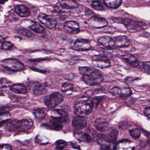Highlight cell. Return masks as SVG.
<instances>
[{
    "mask_svg": "<svg viewBox=\"0 0 150 150\" xmlns=\"http://www.w3.org/2000/svg\"></svg>",
    "mask_w": 150,
    "mask_h": 150,
    "instance_id": "obj_45",
    "label": "cell"
},
{
    "mask_svg": "<svg viewBox=\"0 0 150 150\" xmlns=\"http://www.w3.org/2000/svg\"><path fill=\"white\" fill-rule=\"evenodd\" d=\"M17 32L20 35L27 37H31L32 36V34L28 30L24 28L18 29Z\"/></svg>",
    "mask_w": 150,
    "mask_h": 150,
    "instance_id": "obj_33",
    "label": "cell"
},
{
    "mask_svg": "<svg viewBox=\"0 0 150 150\" xmlns=\"http://www.w3.org/2000/svg\"><path fill=\"white\" fill-rule=\"evenodd\" d=\"M10 90L16 93L25 94L28 93V88L25 85L21 83H17L12 85L10 87Z\"/></svg>",
    "mask_w": 150,
    "mask_h": 150,
    "instance_id": "obj_19",
    "label": "cell"
},
{
    "mask_svg": "<svg viewBox=\"0 0 150 150\" xmlns=\"http://www.w3.org/2000/svg\"><path fill=\"white\" fill-rule=\"evenodd\" d=\"M76 137L79 140L81 141H84V142H90L92 139L91 137L89 135L83 132L78 133L76 135Z\"/></svg>",
    "mask_w": 150,
    "mask_h": 150,
    "instance_id": "obj_27",
    "label": "cell"
},
{
    "mask_svg": "<svg viewBox=\"0 0 150 150\" xmlns=\"http://www.w3.org/2000/svg\"><path fill=\"white\" fill-rule=\"evenodd\" d=\"M87 121L83 116H78L74 117L72 121V125L74 127L78 129H84L86 127Z\"/></svg>",
    "mask_w": 150,
    "mask_h": 150,
    "instance_id": "obj_17",
    "label": "cell"
},
{
    "mask_svg": "<svg viewBox=\"0 0 150 150\" xmlns=\"http://www.w3.org/2000/svg\"><path fill=\"white\" fill-rule=\"evenodd\" d=\"M11 83V82H10L6 78H1V88L9 86Z\"/></svg>",
    "mask_w": 150,
    "mask_h": 150,
    "instance_id": "obj_39",
    "label": "cell"
},
{
    "mask_svg": "<svg viewBox=\"0 0 150 150\" xmlns=\"http://www.w3.org/2000/svg\"><path fill=\"white\" fill-rule=\"evenodd\" d=\"M88 23L90 27L96 29L105 28L108 25V22L105 18L96 15L91 17L88 20Z\"/></svg>",
    "mask_w": 150,
    "mask_h": 150,
    "instance_id": "obj_11",
    "label": "cell"
},
{
    "mask_svg": "<svg viewBox=\"0 0 150 150\" xmlns=\"http://www.w3.org/2000/svg\"><path fill=\"white\" fill-rule=\"evenodd\" d=\"M14 10L15 13L19 16L22 18L29 17L31 15L29 8L24 5H16L15 6Z\"/></svg>",
    "mask_w": 150,
    "mask_h": 150,
    "instance_id": "obj_14",
    "label": "cell"
},
{
    "mask_svg": "<svg viewBox=\"0 0 150 150\" xmlns=\"http://www.w3.org/2000/svg\"><path fill=\"white\" fill-rule=\"evenodd\" d=\"M65 30L69 34L77 35L80 32L79 23L76 21H68L65 23L64 25Z\"/></svg>",
    "mask_w": 150,
    "mask_h": 150,
    "instance_id": "obj_12",
    "label": "cell"
},
{
    "mask_svg": "<svg viewBox=\"0 0 150 150\" xmlns=\"http://www.w3.org/2000/svg\"><path fill=\"white\" fill-rule=\"evenodd\" d=\"M110 92L114 96H116V97H119V96L121 97V89L118 87L116 86L113 87L110 90Z\"/></svg>",
    "mask_w": 150,
    "mask_h": 150,
    "instance_id": "obj_36",
    "label": "cell"
},
{
    "mask_svg": "<svg viewBox=\"0 0 150 150\" xmlns=\"http://www.w3.org/2000/svg\"><path fill=\"white\" fill-rule=\"evenodd\" d=\"M121 89V97H127L132 94V91L129 87L123 88Z\"/></svg>",
    "mask_w": 150,
    "mask_h": 150,
    "instance_id": "obj_31",
    "label": "cell"
},
{
    "mask_svg": "<svg viewBox=\"0 0 150 150\" xmlns=\"http://www.w3.org/2000/svg\"><path fill=\"white\" fill-rule=\"evenodd\" d=\"M91 6L95 10L103 11L105 9L102 2L99 1H94L91 3Z\"/></svg>",
    "mask_w": 150,
    "mask_h": 150,
    "instance_id": "obj_28",
    "label": "cell"
},
{
    "mask_svg": "<svg viewBox=\"0 0 150 150\" xmlns=\"http://www.w3.org/2000/svg\"><path fill=\"white\" fill-rule=\"evenodd\" d=\"M103 98V96H96L93 98V99L91 100V102H92L93 108H96L99 105L101 101L102 100Z\"/></svg>",
    "mask_w": 150,
    "mask_h": 150,
    "instance_id": "obj_35",
    "label": "cell"
},
{
    "mask_svg": "<svg viewBox=\"0 0 150 150\" xmlns=\"http://www.w3.org/2000/svg\"><path fill=\"white\" fill-rule=\"evenodd\" d=\"M58 2L66 9H75L79 6V4L74 1H59Z\"/></svg>",
    "mask_w": 150,
    "mask_h": 150,
    "instance_id": "obj_21",
    "label": "cell"
},
{
    "mask_svg": "<svg viewBox=\"0 0 150 150\" xmlns=\"http://www.w3.org/2000/svg\"><path fill=\"white\" fill-rule=\"evenodd\" d=\"M7 129L9 131H15L17 129H22L21 120H13L7 124Z\"/></svg>",
    "mask_w": 150,
    "mask_h": 150,
    "instance_id": "obj_23",
    "label": "cell"
},
{
    "mask_svg": "<svg viewBox=\"0 0 150 150\" xmlns=\"http://www.w3.org/2000/svg\"><path fill=\"white\" fill-rule=\"evenodd\" d=\"M116 46L119 48H128L131 43L130 39L125 36H119L114 38Z\"/></svg>",
    "mask_w": 150,
    "mask_h": 150,
    "instance_id": "obj_13",
    "label": "cell"
},
{
    "mask_svg": "<svg viewBox=\"0 0 150 150\" xmlns=\"http://www.w3.org/2000/svg\"><path fill=\"white\" fill-rule=\"evenodd\" d=\"M1 65L7 70L13 71H18L25 69V66L16 59H6L1 62Z\"/></svg>",
    "mask_w": 150,
    "mask_h": 150,
    "instance_id": "obj_4",
    "label": "cell"
},
{
    "mask_svg": "<svg viewBox=\"0 0 150 150\" xmlns=\"http://www.w3.org/2000/svg\"><path fill=\"white\" fill-rule=\"evenodd\" d=\"M101 150H112L111 148H110V146L109 144L104 145H102V146L101 148Z\"/></svg>",
    "mask_w": 150,
    "mask_h": 150,
    "instance_id": "obj_42",
    "label": "cell"
},
{
    "mask_svg": "<svg viewBox=\"0 0 150 150\" xmlns=\"http://www.w3.org/2000/svg\"><path fill=\"white\" fill-rule=\"evenodd\" d=\"M121 58L131 67L134 68L137 67L139 65V62L137 59L134 55L132 54L128 53L123 54L121 56Z\"/></svg>",
    "mask_w": 150,
    "mask_h": 150,
    "instance_id": "obj_15",
    "label": "cell"
},
{
    "mask_svg": "<svg viewBox=\"0 0 150 150\" xmlns=\"http://www.w3.org/2000/svg\"><path fill=\"white\" fill-rule=\"evenodd\" d=\"M64 100V96L58 92H54L45 97V105L50 108H53L60 104Z\"/></svg>",
    "mask_w": 150,
    "mask_h": 150,
    "instance_id": "obj_5",
    "label": "cell"
},
{
    "mask_svg": "<svg viewBox=\"0 0 150 150\" xmlns=\"http://www.w3.org/2000/svg\"><path fill=\"white\" fill-rule=\"evenodd\" d=\"M25 150V149H22V150Z\"/></svg>",
    "mask_w": 150,
    "mask_h": 150,
    "instance_id": "obj_44",
    "label": "cell"
},
{
    "mask_svg": "<svg viewBox=\"0 0 150 150\" xmlns=\"http://www.w3.org/2000/svg\"><path fill=\"white\" fill-rule=\"evenodd\" d=\"M0 150H13L12 147L8 145H2L1 146Z\"/></svg>",
    "mask_w": 150,
    "mask_h": 150,
    "instance_id": "obj_40",
    "label": "cell"
},
{
    "mask_svg": "<svg viewBox=\"0 0 150 150\" xmlns=\"http://www.w3.org/2000/svg\"><path fill=\"white\" fill-rule=\"evenodd\" d=\"M6 1H1V4H3L4 3H5V2H6Z\"/></svg>",
    "mask_w": 150,
    "mask_h": 150,
    "instance_id": "obj_43",
    "label": "cell"
},
{
    "mask_svg": "<svg viewBox=\"0 0 150 150\" xmlns=\"http://www.w3.org/2000/svg\"><path fill=\"white\" fill-rule=\"evenodd\" d=\"M28 86L32 88L33 93L36 96L44 94L47 92L48 85L47 83H41L38 81H30L28 83Z\"/></svg>",
    "mask_w": 150,
    "mask_h": 150,
    "instance_id": "obj_10",
    "label": "cell"
},
{
    "mask_svg": "<svg viewBox=\"0 0 150 150\" xmlns=\"http://www.w3.org/2000/svg\"><path fill=\"white\" fill-rule=\"evenodd\" d=\"M92 63L95 67L104 69L111 66L110 60L107 57L101 55H94L92 57Z\"/></svg>",
    "mask_w": 150,
    "mask_h": 150,
    "instance_id": "obj_7",
    "label": "cell"
},
{
    "mask_svg": "<svg viewBox=\"0 0 150 150\" xmlns=\"http://www.w3.org/2000/svg\"><path fill=\"white\" fill-rule=\"evenodd\" d=\"M103 2L109 8L116 9L121 6L122 1L120 0H105Z\"/></svg>",
    "mask_w": 150,
    "mask_h": 150,
    "instance_id": "obj_22",
    "label": "cell"
},
{
    "mask_svg": "<svg viewBox=\"0 0 150 150\" xmlns=\"http://www.w3.org/2000/svg\"><path fill=\"white\" fill-rule=\"evenodd\" d=\"M131 136L135 139H138L140 137L141 135L140 131L138 129H133L129 131Z\"/></svg>",
    "mask_w": 150,
    "mask_h": 150,
    "instance_id": "obj_34",
    "label": "cell"
},
{
    "mask_svg": "<svg viewBox=\"0 0 150 150\" xmlns=\"http://www.w3.org/2000/svg\"><path fill=\"white\" fill-rule=\"evenodd\" d=\"M82 79L86 85L90 86L100 84L104 78L101 72L90 67H80L79 68Z\"/></svg>",
    "mask_w": 150,
    "mask_h": 150,
    "instance_id": "obj_1",
    "label": "cell"
},
{
    "mask_svg": "<svg viewBox=\"0 0 150 150\" xmlns=\"http://www.w3.org/2000/svg\"><path fill=\"white\" fill-rule=\"evenodd\" d=\"M95 126L98 130L100 132H106L110 128L109 124L105 119L103 118H97L95 122Z\"/></svg>",
    "mask_w": 150,
    "mask_h": 150,
    "instance_id": "obj_16",
    "label": "cell"
},
{
    "mask_svg": "<svg viewBox=\"0 0 150 150\" xmlns=\"http://www.w3.org/2000/svg\"><path fill=\"white\" fill-rule=\"evenodd\" d=\"M33 113L35 116L38 119H42L44 118L45 114L44 111L42 109H37L33 111Z\"/></svg>",
    "mask_w": 150,
    "mask_h": 150,
    "instance_id": "obj_30",
    "label": "cell"
},
{
    "mask_svg": "<svg viewBox=\"0 0 150 150\" xmlns=\"http://www.w3.org/2000/svg\"><path fill=\"white\" fill-rule=\"evenodd\" d=\"M75 112L79 116H83L89 115L93 107L92 102L89 99H81L76 103L75 105Z\"/></svg>",
    "mask_w": 150,
    "mask_h": 150,
    "instance_id": "obj_3",
    "label": "cell"
},
{
    "mask_svg": "<svg viewBox=\"0 0 150 150\" xmlns=\"http://www.w3.org/2000/svg\"><path fill=\"white\" fill-rule=\"evenodd\" d=\"M144 114L146 116L150 117V107L145 108L144 110Z\"/></svg>",
    "mask_w": 150,
    "mask_h": 150,
    "instance_id": "obj_41",
    "label": "cell"
},
{
    "mask_svg": "<svg viewBox=\"0 0 150 150\" xmlns=\"http://www.w3.org/2000/svg\"><path fill=\"white\" fill-rule=\"evenodd\" d=\"M56 144H57L56 150H63L65 146L67 144L66 142L63 140H58V141H57Z\"/></svg>",
    "mask_w": 150,
    "mask_h": 150,
    "instance_id": "obj_37",
    "label": "cell"
},
{
    "mask_svg": "<svg viewBox=\"0 0 150 150\" xmlns=\"http://www.w3.org/2000/svg\"><path fill=\"white\" fill-rule=\"evenodd\" d=\"M71 48L78 51H86L91 49V42L88 39L78 38L71 44Z\"/></svg>",
    "mask_w": 150,
    "mask_h": 150,
    "instance_id": "obj_6",
    "label": "cell"
},
{
    "mask_svg": "<svg viewBox=\"0 0 150 150\" xmlns=\"http://www.w3.org/2000/svg\"><path fill=\"white\" fill-rule=\"evenodd\" d=\"M143 68L145 72L148 74H150V62L146 61L142 63Z\"/></svg>",
    "mask_w": 150,
    "mask_h": 150,
    "instance_id": "obj_38",
    "label": "cell"
},
{
    "mask_svg": "<svg viewBox=\"0 0 150 150\" xmlns=\"http://www.w3.org/2000/svg\"><path fill=\"white\" fill-rule=\"evenodd\" d=\"M50 124L51 127L55 130L59 131L62 129L63 127L62 122L55 117H52L50 120Z\"/></svg>",
    "mask_w": 150,
    "mask_h": 150,
    "instance_id": "obj_24",
    "label": "cell"
},
{
    "mask_svg": "<svg viewBox=\"0 0 150 150\" xmlns=\"http://www.w3.org/2000/svg\"><path fill=\"white\" fill-rule=\"evenodd\" d=\"M52 117L59 119L64 122H66L69 119V115L67 113L63 110H52Z\"/></svg>",
    "mask_w": 150,
    "mask_h": 150,
    "instance_id": "obj_18",
    "label": "cell"
},
{
    "mask_svg": "<svg viewBox=\"0 0 150 150\" xmlns=\"http://www.w3.org/2000/svg\"><path fill=\"white\" fill-rule=\"evenodd\" d=\"M22 129H30L33 125V122L30 118H25L21 120Z\"/></svg>",
    "mask_w": 150,
    "mask_h": 150,
    "instance_id": "obj_26",
    "label": "cell"
},
{
    "mask_svg": "<svg viewBox=\"0 0 150 150\" xmlns=\"http://www.w3.org/2000/svg\"><path fill=\"white\" fill-rule=\"evenodd\" d=\"M39 21L49 29L55 28L57 25V20L51 16L43 13H40L38 16Z\"/></svg>",
    "mask_w": 150,
    "mask_h": 150,
    "instance_id": "obj_8",
    "label": "cell"
},
{
    "mask_svg": "<svg viewBox=\"0 0 150 150\" xmlns=\"http://www.w3.org/2000/svg\"><path fill=\"white\" fill-rule=\"evenodd\" d=\"M118 135V131L116 129L112 130L107 135H105V139L106 142L109 144L110 143H114L115 142Z\"/></svg>",
    "mask_w": 150,
    "mask_h": 150,
    "instance_id": "obj_25",
    "label": "cell"
},
{
    "mask_svg": "<svg viewBox=\"0 0 150 150\" xmlns=\"http://www.w3.org/2000/svg\"><path fill=\"white\" fill-rule=\"evenodd\" d=\"M29 28L37 34H44L46 32V30L43 26L37 22L32 21V24L29 27Z\"/></svg>",
    "mask_w": 150,
    "mask_h": 150,
    "instance_id": "obj_20",
    "label": "cell"
},
{
    "mask_svg": "<svg viewBox=\"0 0 150 150\" xmlns=\"http://www.w3.org/2000/svg\"><path fill=\"white\" fill-rule=\"evenodd\" d=\"M14 45L13 43L9 42H4L1 43V48L5 50H11L13 49Z\"/></svg>",
    "mask_w": 150,
    "mask_h": 150,
    "instance_id": "obj_32",
    "label": "cell"
},
{
    "mask_svg": "<svg viewBox=\"0 0 150 150\" xmlns=\"http://www.w3.org/2000/svg\"><path fill=\"white\" fill-rule=\"evenodd\" d=\"M74 86L72 84L69 82H65L62 85L61 90L64 93H67L74 90Z\"/></svg>",
    "mask_w": 150,
    "mask_h": 150,
    "instance_id": "obj_29",
    "label": "cell"
},
{
    "mask_svg": "<svg viewBox=\"0 0 150 150\" xmlns=\"http://www.w3.org/2000/svg\"><path fill=\"white\" fill-rule=\"evenodd\" d=\"M97 43L100 48L105 50H112L115 49V40L109 36H103L97 39Z\"/></svg>",
    "mask_w": 150,
    "mask_h": 150,
    "instance_id": "obj_9",
    "label": "cell"
},
{
    "mask_svg": "<svg viewBox=\"0 0 150 150\" xmlns=\"http://www.w3.org/2000/svg\"><path fill=\"white\" fill-rule=\"evenodd\" d=\"M112 20L115 22L124 24L131 31L146 29L147 27V25L143 22L136 21L129 18H114Z\"/></svg>",
    "mask_w": 150,
    "mask_h": 150,
    "instance_id": "obj_2",
    "label": "cell"
}]
</instances>
